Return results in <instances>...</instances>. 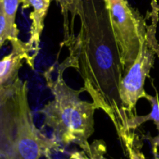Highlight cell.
<instances>
[{"instance_id": "cell-13", "label": "cell", "mask_w": 159, "mask_h": 159, "mask_svg": "<svg viewBox=\"0 0 159 159\" xmlns=\"http://www.w3.org/2000/svg\"><path fill=\"white\" fill-rule=\"evenodd\" d=\"M19 79L20 78H17L14 82H11V83L0 88V106L9 97V95L14 91V89H15L16 86L17 85V82H18Z\"/></svg>"}, {"instance_id": "cell-12", "label": "cell", "mask_w": 159, "mask_h": 159, "mask_svg": "<svg viewBox=\"0 0 159 159\" xmlns=\"http://www.w3.org/2000/svg\"><path fill=\"white\" fill-rule=\"evenodd\" d=\"M18 35L19 34L14 33L9 27L3 11L2 1H0V48L6 41L12 43L18 40Z\"/></svg>"}, {"instance_id": "cell-15", "label": "cell", "mask_w": 159, "mask_h": 159, "mask_svg": "<svg viewBox=\"0 0 159 159\" xmlns=\"http://www.w3.org/2000/svg\"><path fill=\"white\" fill-rule=\"evenodd\" d=\"M45 158H46V159H54L52 156H51V152H49L48 154H47V155H45Z\"/></svg>"}, {"instance_id": "cell-14", "label": "cell", "mask_w": 159, "mask_h": 159, "mask_svg": "<svg viewBox=\"0 0 159 159\" xmlns=\"http://www.w3.org/2000/svg\"><path fill=\"white\" fill-rule=\"evenodd\" d=\"M125 150L127 152L130 159H147L145 158L143 153L140 152L137 148V146L135 145V141L131 144L125 146Z\"/></svg>"}, {"instance_id": "cell-11", "label": "cell", "mask_w": 159, "mask_h": 159, "mask_svg": "<svg viewBox=\"0 0 159 159\" xmlns=\"http://www.w3.org/2000/svg\"><path fill=\"white\" fill-rule=\"evenodd\" d=\"M3 11L9 27L16 34H19V30L16 23V16L21 0H1Z\"/></svg>"}, {"instance_id": "cell-4", "label": "cell", "mask_w": 159, "mask_h": 159, "mask_svg": "<svg viewBox=\"0 0 159 159\" xmlns=\"http://www.w3.org/2000/svg\"><path fill=\"white\" fill-rule=\"evenodd\" d=\"M152 11L148 14L151 23L148 24L147 35L141 42L137 58L128 71L124 75L119 88L122 109L127 118L137 115L136 106L138 100L146 99L149 94L144 89L145 80L149 76L157 56L159 43L156 37L159 21V5L157 0H152Z\"/></svg>"}, {"instance_id": "cell-8", "label": "cell", "mask_w": 159, "mask_h": 159, "mask_svg": "<svg viewBox=\"0 0 159 159\" xmlns=\"http://www.w3.org/2000/svg\"><path fill=\"white\" fill-rule=\"evenodd\" d=\"M55 1L61 7L63 16V41L62 45L69 50L72 47L76 38L75 20L84 16L83 0H52Z\"/></svg>"}, {"instance_id": "cell-16", "label": "cell", "mask_w": 159, "mask_h": 159, "mask_svg": "<svg viewBox=\"0 0 159 159\" xmlns=\"http://www.w3.org/2000/svg\"><path fill=\"white\" fill-rule=\"evenodd\" d=\"M157 56H158V57L159 59V47L158 48V49H157Z\"/></svg>"}, {"instance_id": "cell-2", "label": "cell", "mask_w": 159, "mask_h": 159, "mask_svg": "<svg viewBox=\"0 0 159 159\" xmlns=\"http://www.w3.org/2000/svg\"><path fill=\"white\" fill-rule=\"evenodd\" d=\"M65 68L61 65L51 66L43 73L47 86L53 99L40 110L44 125L52 131V138L63 145L74 144L81 148L89 144L94 133V114L96 107L93 102L82 100L83 88L76 90L64 79Z\"/></svg>"}, {"instance_id": "cell-3", "label": "cell", "mask_w": 159, "mask_h": 159, "mask_svg": "<svg viewBox=\"0 0 159 159\" xmlns=\"http://www.w3.org/2000/svg\"><path fill=\"white\" fill-rule=\"evenodd\" d=\"M58 147L37 128L28 99L26 81L0 106V159H40Z\"/></svg>"}, {"instance_id": "cell-5", "label": "cell", "mask_w": 159, "mask_h": 159, "mask_svg": "<svg viewBox=\"0 0 159 159\" xmlns=\"http://www.w3.org/2000/svg\"><path fill=\"white\" fill-rule=\"evenodd\" d=\"M125 74L147 35L146 20L127 0H104Z\"/></svg>"}, {"instance_id": "cell-9", "label": "cell", "mask_w": 159, "mask_h": 159, "mask_svg": "<svg viewBox=\"0 0 159 159\" xmlns=\"http://www.w3.org/2000/svg\"><path fill=\"white\" fill-rule=\"evenodd\" d=\"M147 100L151 103L152 110L150 113L146 116H138L135 115L131 118H129L127 120V127L130 132H134V130L148 120H152L156 126V129L158 132V136L153 138V144L155 146L159 147V99L158 93H156L155 96H152L149 95L147 98Z\"/></svg>"}, {"instance_id": "cell-7", "label": "cell", "mask_w": 159, "mask_h": 159, "mask_svg": "<svg viewBox=\"0 0 159 159\" xmlns=\"http://www.w3.org/2000/svg\"><path fill=\"white\" fill-rule=\"evenodd\" d=\"M51 1L52 0H21L22 9L33 8V11L30 13V19L32 23L27 44L34 61H35L40 51V37L44 28V20Z\"/></svg>"}, {"instance_id": "cell-10", "label": "cell", "mask_w": 159, "mask_h": 159, "mask_svg": "<svg viewBox=\"0 0 159 159\" xmlns=\"http://www.w3.org/2000/svg\"><path fill=\"white\" fill-rule=\"evenodd\" d=\"M81 149L79 152H71L69 159H107V148L102 141H94Z\"/></svg>"}, {"instance_id": "cell-6", "label": "cell", "mask_w": 159, "mask_h": 159, "mask_svg": "<svg viewBox=\"0 0 159 159\" xmlns=\"http://www.w3.org/2000/svg\"><path fill=\"white\" fill-rule=\"evenodd\" d=\"M11 44V52L0 59V88L19 78V71L23 66V62L26 61L34 69V61L30 55L27 42H23L19 38Z\"/></svg>"}, {"instance_id": "cell-1", "label": "cell", "mask_w": 159, "mask_h": 159, "mask_svg": "<svg viewBox=\"0 0 159 159\" xmlns=\"http://www.w3.org/2000/svg\"><path fill=\"white\" fill-rule=\"evenodd\" d=\"M84 16L69 55L61 65L72 68L97 110L109 116L124 143L134 134L127 127L119 94L124 68L104 0H83Z\"/></svg>"}]
</instances>
